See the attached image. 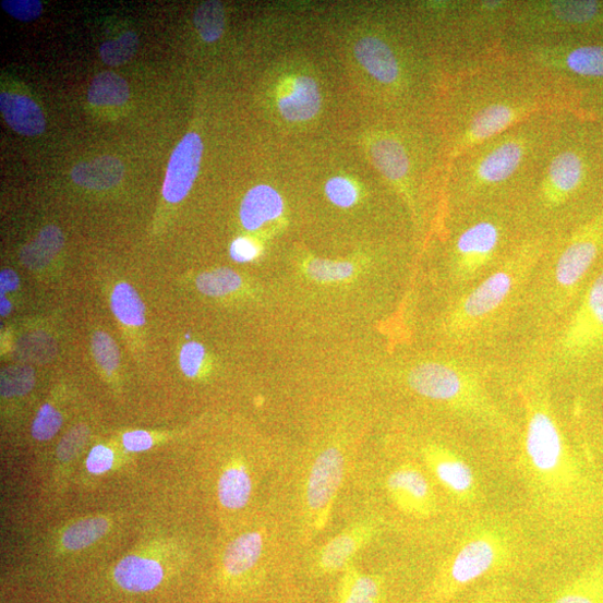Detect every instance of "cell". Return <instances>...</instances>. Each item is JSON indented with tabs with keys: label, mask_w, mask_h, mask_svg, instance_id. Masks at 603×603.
Returning a JSON list of instances; mask_svg holds the SVG:
<instances>
[{
	"label": "cell",
	"mask_w": 603,
	"mask_h": 603,
	"mask_svg": "<svg viewBox=\"0 0 603 603\" xmlns=\"http://www.w3.org/2000/svg\"><path fill=\"white\" fill-rule=\"evenodd\" d=\"M123 176V164L111 156L77 164L71 171L72 180L76 184L92 191L113 189L122 181Z\"/></svg>",
	"instance_id": "22"
},
{
	"label": "cell",
	"mask_w": 603,
	"mask_h": 603,
	"mask_svg": "<svg viewBox=\"0 0 603 603\" xmlns=\"http://www.w3.org/2000/svg\"><path fill=\"white\" fill-rule=\"evenodd\" d=\"M205 359V348L197 342L184 345L180 352V366L188 377H196Z\"/></svg>",
	"instance_id": "42"
},
{
	"label": "cell",
	"mask_w": 603,
	"mask_h": 603,
	"mask_svg": "<svg viewBox=\"0 0 603 603\" xmlns=\"http://www.w3.org/2000/svg\"><path fill=\"white\" fill-rule=\"evenodd\" d=\"M387 486L402 511L414 516H429L433 511V490L419 469L407 466L396 470L388 478Z\"/></svg>",
	"instance_id": "16"
},
{
	"label": "cell",
	"mask_w": 603,
	"mask_h": 603,
	"mask_svg": "<svg viewBox=\"0 0 603 603\" xmlns=\"http://www.w3.org/2000/svg\"><path fill=\"white\" fill-rule=\"evenodd\" d=\"M361 543L354 533L343 534L333 540L319 555V571L331 574L342 569Z\"/></svg>",
	"instance_id": "30"
},
{
	"label": "cell",
	"mask_w": 603,
	"mask_h": 603,
	"mask_svg": "<svg viewBox=\"0 0 603 603\" xmlns=\"http://www.w3.org/2000/svg\"><path fill=\"white\" fill-rule=\"evenodd\" d=\"M11 311H12V304L5 298V296L2 294V298H0V314H2V316H8Z\"/></svg>",
	"instance_id": "49"
},
{
	"label": "cell",
	"mask_w": 603,
	"mask_h": 603,
	"mask_svg": "<svg viewBox=\"0 0 603 603\" xmlns=\"http://www.w3.org/2000/svg\"><path fill=\"white\" fill-rule=\"evenodd\" d=\"M114 315L125 326L142 327L146 322L145 305L137 292L126 284L116 287L111 297Z\"/></svg>",
	"instance_id": "29"
},
{
	"label": "cell",
	"mask_w": 603,
	"mask_h": 603,
	"mask_svg": "<svg viewBox=\"0 0 603 603\" xmlns=\"http://www.w3.org/2000/svg\"><path fill=\"white\" fill-rule=\"evenodd\" d=\"M493 205L480 206V214L462 224L454 238L451 262L461 281L471 280L490 265L511 234V226Z\"/></svg>",
	"instance_id": "8"
},
{
	"label": "cell",
	"mask_w": 603,
	"mask_h": 603,
	"mask_svg": "<svg viewBox=\"0 0 603 603\" xmlns=\"http://www.w3.org/2000/svg\"><path fill=\"white\" fill-rule=\"evenodd\" d=\"M252 481L244 467L226 470L218 483V498L228 509H241L249 503Z\"/></svg>",
	"instance_id": "28"
},
{
	"label": "cell",
	"mask_w": 603,
	"mask_h": 603,
	"mask_svg": "<svg viewBox=\"0 0 603 603\" xmlns=\"http://www.w3.org/2000/svg\"><path fill=\"white\" fill-rule=\"evenodd\" d=\"M322 98L317 83L310 76H298L290 82L284 96L278 99V110L291 122L313 119L321 110Z\"/></svg>",
	"instance_id": "19"
},
{
	"label": "cell",
	"mask_w": 603,
	"mask_h": 603,
	"mask_svg": "<svg viewBox=\"0 0 603 603\" xmlns=\"http://www.w3.org/2000/svg\"><path fill=\"white\" fill-rule=\"evenodd\" d=\"M284 213L285 202L280 193L268 184H258L245 195L240 217L244 228L254 231L280 218Z\"/></svg>",
	"instance_id": "20"
},
{
	"label": "cell",
	"mask_w": 603,
	"mask_h": 603,
	"mask_svg": "<svg viewBox=\"0 0 603 603\" xmlns=\"http://www.w3.org/2000/svg\"><path fill=\"white\" fill-rule=\"evenodd\" d=\"M547 242V238L542 236L522 240L499 269L485 278L457 304L450 316L453 330L468 331L494 313L515 290L518 273L524 272L540 257Z\"/></svg>",
	"instance_id": "7"
},
{
	"label": "cell",
	"mask_w": 603,
	"mask_h": 603,
	"mask_svg": "<svg viewBox=\"0 0 603 603\" xmlns=\"http://www.w3.org/2000/svg\"><path fill=\"white\" fill-rule=\"evenodd\" d=\"M263 551V539L260 533H246L231 542L224 554L222 567L231 579L241 578L252 571L258 564Z\"/></svg>",
	"instance_id": "24"
},
{
	"label": "cell",
	"mask_w": 603,
	"mask_h": 603,
	"mask_svg": "<svg viewBox=\"0 0 603 603\" xmlns=\"http://www.w3.org/2000/svg\"><path fill=\"white\" fill-rule=\"evenodd\" d=\"M64 237L57 226H46L37 238L21 252L22 263L29 269L37 270L48 266L61 252Z\"/></svg>",
	"instance_id": "25"
},
{
	"label": "cell",
	"mask_w": 603,
	"mask_h": 603,
	"mask_svg": "<svg viewBox=\"0 0 603 603\" xmlns=\"http://www.w3.org/2000/svg\"><path fill=\"white\" fill-rule=\"evenodd\" d=\"M196 285L205 296L224 297L238 291L242 286V278L233 269L217 268L201 274Z\"/></svg>",
	"instance_id": "33"
},
{
	"label": "cell",
	"mask_w": 603,
	"mask_h": 603,
	"mask_svg": "<svg viewBox=\"0 0 603 603\" xmlns=\"http://www.w3.org/2000/svg\"><path fill=\"white\" fill-rule=\"evenodd\" d=\"M548 603H603V577L589 576L556 592Z\"/></svg>",
	"instance_id": "31"
},
{
	"label": "cell",
	"mask_w": 603,
	"mask_h": 603,
	"mask_svg": "<svg viewBox=\"0 0 603 603\" xmlns=\"http://www.w3.org/2000/svg\"><path fill=\"white\" fill-rule=\"evenodd\" d=\"M113 576L116 582L126 591L148 592L161 583L164 569L155 560L130 555L116 567Z\"/></svg>",
	"instance_id": "23"
},
{
	"label": "cell",
	"mask_w": 603,
	"mask_h": 603,
	"mask_svg": "<svg viewBox=\"0 0 603 603\" xmlns=\"http://www.w3.org/2000/svg\"><path fill=\"white\" fill-rule=\"evenodd\" d=\"M503 53L514 56L575 89L578 81L603 82V40L531 46Z\"/></svg>",
	"instance_id": "9"
},
{
	"label": "cell",
	"mask_w": 603,
	"mask_h": 603,
	"mask_svg": "<svg viewBox=\"0 0 603 603\" xmlns=\"http://www.w3.org/2000/svg\"><path fill=\"white\" fill-rule=\"evenodd\" d=\"M371 158L379 172L399 188L409 185L414 161L409 145L401 135L386 133L381 135L370 148Z\"/></svg>",
	"instance_id": "18"
},
{
	"label": "cell",
	"mask_w": 603,
	"mask_h": 603,
	"mask_svg": "<svg viewBox=\"0 0 603 603\" xmlns=\"http://www.w3.org/2000/svg\"><path fill=\"white\" fill-rule=\"evenodd\" d=\"M110 524L104 518L86 519L71 526L63 534L62 543L71 551H79L100 540Z\"/></svg>",
	"instance_id": "32"
},
{
	"label": "cell",
	"mask_w": 603,
	"mask_h": 603,
	"mask_svg": "<svg viewBox=\"0 0 603 603\" xmlns=\"http://www.w3.org/2000/svg\"><path fill=\"white\" fill-rule=\"evenodd\" d=\"M384 599L385 584L382 579L351 570L341 583L337 603H383Z\"/></svg>",
	"instance_id": "26"
},
{
	"label": "cell",
	"mask_w": 603,
	"mask_h": 603,
	"mask_svg": "<svg viewBox=\"0 0 603 603\" xmlns=\"http://www.w3.org/2000/svg\"><path fill=\"white\" fill-rule=\"evenodd\" d=\"M0 111L8 124L25 136L39 135L45 130V118L40 108L28 97L2 92Z\"/></svg>",
	"instance_id": "21"
},
{
	"label": "cell",
	"mask_w": 603,
	"mask_h": 603,
	"mask_svg": "<svg viewBox=\"0 0 603 603\" xmlns=\"http://www.w3.org/2000/svg\"><path fill=\"white\" fill-rule=\"evenodd\" d=\"M62 422V414L53 406L44 405L33 423L32 435L40 442L50 441L61 430Z\"/></svg>",
	"instance_id": "38"
},
{
	"label": "cell",
	"mask_w": 603,
	"mask_h": 603,
	"mask_svg": "<svg viewBox=\"0 0 603 603\" xmlns=\"http://www.w3.org/2000/svg\"><path fill=\"white\" fill-rule=\"evenodd\" d=\"M203 152V141L197 133L183 136L168 164L162 190L167 202L177 204L189 195L200 172Z\"/></svg>",
	"instance_id": "13"
},
{
	"label": "cell",
	"mask_w": 603,
	"mask_h": 603,
	"mask_svg": "<svg viewBox=\"0 0 603 603\" xmlns=\"http://www.w3.org/2000/svg\"><path fill=\"white\" fill-rule=\"evenodd\" d=\"M306 272L314 281L334 284L348 280L353 275L354 267L349 262L313 260L306 265Z\"/></svg>",
	"instance_id": "37"
},
{
	"label": "cell",
	"mask_w": 603,
	"mask_h": 603,
	"mask_svg": "<svg viewBox=\"0 0 603 603\" xmlns=\"http://www.w3.org/2000/svg\"><path fill=\"white\" fill-rule=\"evenodd\" d=\"M130 98L126 81L113 72H104L93 79L87 100L97 107H121Z\"/></svg>",
	"instance_id": "27"
},
{
	"label": "cell",
	"mask_w": 603,
	"mask_h": 603,
	"mask_svg": "<svg viewBox=\"0 0 603 603\" xmlns=\"http://www.w3.org/2000/svg\"><path fill=\"white\" fill-rule=\"evenodd\" d=\"M3 10L20 22H32L43 13V5L38 0H3Z\"/></svg>",
	"instance_id": "41"
},
{
	"label": "cell",
	"mask_w": 603,
	"mask_h": 603,
	"mask_svg": "<svg viewBox=\"0 0 603 603\" xmlns=\"http://www.w3.org/2000/svg\"><path fill=\"white\" fill-rule=\"evenodd\" d=\"M326 194L329 201L341 208H350L359 198L355 184L345 177H334L326 183Z\"/></svg>",
	"instance_id": "39"
},
{
	"label": "cell",
	"mask_w": 603,
	"mask_h": 603,
	"mask_svg": "<svg viewBox=\"0 0 603 603\" xmlns=\"http://www.w3.org/2000/svg\"><path fill=\"white\" fill-rule=\"evenodd\" d=\"M113 451L102 445L93 448L86 458V469L91 474L101 475L113 467Z\"/></svg>",
	"instance_id": "44"
},
{
	"label": "cell",
	"mask_w": 603,
	"mask_h": 603,
	"mask_svg": "<svg viewBox=\"0 0 603 603\" xmlns=\"http://www.w3.org/2000/svg\"><path fill=\"white\" fill-rule=\"evenodd\" d=\"M258 253L257 245L246 238L237 239L229 249L230 257L239 263L251 262L258 256Z\"/></svg>",
	"instance_id": "45"
},
{
	"label": "cell",
	"mask_w": 603,
	"mask_h": 603,
	"mask_svg": "<svg viewBox=\"0 0 603 603\" xmlns=\"http://www.w3.org/2000/svg\"><path fill=\"white\" fill-rule=\"evenodd\" d=\"M577 89L503 52L449 75L444 102L448 167L461 154L527 120L577 110Z\"/></svg>",
	"instance_id": "1"
},
{
	"label": "cell",
	"mask_w": 603,
	"mask_h": 603,
	"mask_svg": "<svg viewBox=\"0 0 603 603\" xmlns=\"http://www.w3.org/2000/svg\"><path fill=\"white\" fill-rule=\"evenodd\" d=\"M603 251V207L569 234L555 262L556 287L571 297Z\"/></svg>",
	"instance_id": "11"
},
{
	"label": "cell",
	"mask_w": 603,
	"mask_h": 603,
	"mask_svg": "<svg viewBox=\"0 0 603 603\" xmlns=\"http://www.w3.org/2000/svg\"><path fill=\"white\" fill-rule=\"evenodd\" d=\"M35 383L34 371L27 365H12L2 371L0 389L7 398L19 397L29 393Z\"/></svg>",
	"instance_id": "36"
},
{
	"label": "cell",
	"mask_w": 603,
	"mask_h": 603,
	"mask_svg": "<svg viewBox=\"0 0 603 603\" xmlns=\"http://www.w3.org/2000/svg\"><path fill=\"white\" fill-rule=\"evenodd\" d=\"M360 65L385 86H399L403 80V65L394 46L377 36H365L354 46Z\"/></svg>",
	"instance_id": "15"
},
{
	"label": "cell",
	"mask_w": 603,
	"mask_h": 603,
	"mask_svg": "<svg viewBox=\"0 0 603 603\" xmlns=\"http://www.w3.org/2000/svg\"><path fill=\"white\" fill-rule=\"evenodd\" d=\"M569 111L527 120L458 156L446 172L451 195L462 207L521 200Z\"/></svg>",
	"instance_id": "2"
},
{
	"label": "cell",
	"mask_w": 603,
	"mask_h": 603,
	"mask_svg": "<svg viewBox=\"0 0 603 603\" xmlns=\"http://www.w3.org/2000/svg\"><path fill=\"white\" fill-rule=\"evenodd\" d=\"M603 342V268L588 289L560 340L566 359H581Z\"/></svg>",
	"instance_id": "12"
},
{
	"label": "cell",
	"mask_w": 603,
	"mask_h": 603,
	"mask_svg": "<svg viewBox=\"0 0 603 603\" xmlns=\"http://www.w3.org/2000/svg\"><path fill=\"white\" fill-rule=\"evenodd\" d=\"M579 123L577 110L564 117L521 198L523 205L542 220L565 213L592 184L594 155Z\"/></svg>",
	"instance_id": "3"
},
{
	"label": "cell",
	"mask_w": 603,
	"mask_h": 603,
	"mask_svg": "<svg viewBox=\"0 0 603 603\" xmlns=\"http://www.w3.org/2000/svg\"><path fill=\"white\" fill-rule=\"evenodd\" d=\"M522 463L535 495L551 507L563 506L579 482L577 463L545 400L532 399Z\"/></svg>",
	"instance_id": "5"
},
{
	"label": "cell",
	"mask_w": 603,
	"mask_h": 603,
	"mask_svg": "<svg viewBox=\"0 0 603 603\" xmlns=\"http://www.w3.org/2000/svg\"><path fill=\"white\" fill-rule=\"evenodd\" d=\"M345 458L336 448L324 450L311 470L306 501L314 512L326 509L337 493L343 477Z\"/></svg>",
	"instance_id": "17"
},
{
	"label": "cell",
	"mask_w": 603,
	"mask_h": 603,
	"mask_svg": "<svg viewBox=\"0 0 603 603\" xmlns=\"http://www.w3.org/2000/svg\"><path fill=\"white\" fill-rule=\"evenodd\" d=\"M88 430L85 426L74 427L61 441L58 447V456L63 461H70L83 448L88 439Z\"/></svg>",
	"instance_id": "43"
},
{
	"label": "cell",
	"mask_w": 603,
	"mask_h": 603,
	"mask_svg": "<svg viewBox=\"0 0 603 603\" xmlns=\"http://www.w3.org/2000/svg\"><path fill=\"white\" fill-rule=\"evenodd\" d=\"M473 603H507V598L501 587H492L481 592Z\"/></svg>",
	"instance_id": "47"
},
{
	"label": "cell",
	"mask_w": 603,
	"mask_h": 603,
	"mask_svg": "<svg viewBox=\"0 0 603 603\" xmlns=\"http://www.w3.org/2000/svg\"><path fill=\"white\" fill-rule=\"evenodd\" d=\"M410 388L429 399L445 402L463 413L490 414V405L475 379L462 369L426 362L410 370Z\"/></svg>",
	"instance_id": "10"
},
{
	"label": "cell",
	"mask_w": 603,
	"mask_h": 603,
	"mask_svg": "<svg viewBox=\"0 0 603 603\" xmlns=\"http://www.w3.org/2000/svg\"><path fill=\"white\" fill-rule=\"evenodd\" d=\"M194 24L203 40L215 43L225 28V12L219 2H205L194 14Z\"/></svg>",
	"instance_id": "34"
},
{
	"label": "cell",
	"mask_w": 603,
	"mask_h": 603,
	"mask_svg": "<svg viewBox=\"0 0 603 603\" xmlns=\"http://www.w3.org/2000/svg\"><path fill=\"white\" fill-rule=\"evenodd\" d=\"M153 445V437L143 431L130 432L123 436V446L130 451L148 450Z\"/></svg>",
	"instance_id": "46"
},
{
	"label": "cell",
	"mask_w": 603,
	"mask_h": 603,
	"mask_svg": "<svg viewBox=\"0 0 603 603\" xmlns=\"http://www.w3.org/2000/svg\"><path fill=\"white\" fill-rule=\"evenodd\" d=\"M92 350L97 362L107 373H112L119 365V350L109 335L100 331L93 335Z\"/></svg>",
	"instance_id": "40"
},
{
	"label": "cell",
	"mask_w": 603,
	"mask_h": 603,
	"mask_svg": "<svg viewBox=\"0 0 603 603\" xmlns=\"http://www.w3.org/2000/svg\"><path fill=\"white\" fill-rule=\"evenodd\" d=\"M514 563L508 535L496 527L474 529L461 541L431 590L432 603H449L470 586L508 570Z\"/></svg>",
	"instance_id": "6"
},
{
	"label": "cell",
	"mask_w": 603,
	"mask_h": 603,
	"mask_svg": "<svg viewBox=\"0 0 603 603\" xmlns=\"http://www.w3.org/2000/svg\"><path fill=\"white\" fill-rule=\"evenodd\" d=\"M603 40V0H517L502 52Z\"/></svg>",
	"instance_id": "4"
},
{
	"label": "cell",
	"mask_w": 603,
	"mask_h": 603,
	"mask_svg": "<svg viewBox=\"0 0 603 603\" xmlns=\"http://www.w3.org/2000/svg\"><path fill=\"white\" fill-rule=\"evenodd\" d=\"M425 458L435 478L455 498L462 503H472L478 498L477 475L460 455L443 446H431L425 451Z\"/></svg>",
	"instance_id": "14"
},
{
	"label": "cell",
	"mask_w": 603,
	"mask_h": 603,
	"mask_svg": "<svg viewBox=\"0 0 603 603\" xmlns=\"http://www.w3.org/2000/svg\"><path fill=\"white\" fill-rule=\"evenodd\" d=\"M20 287V278L14 270L4 269L0 274V292L2 294L16 291Z\"/></svg>",
	"instance_id": "48"
},
{
	"label": "cell",
	"mask_w": 603,
	"mask_h": 603,
	"mask_svg": "<svg viewBox=\"0 0 603 603\" xmlns=\"http://www.w3.org/2000/svg\"><path fill=\"white\" fill-rule=\"evenodd\" d=\"M138 38L135 33L126 32L113 40L101 45L100 57L109 67H120L128 63L136 53Z\"/></svg>",
	"instance_id": "35"
}]
</instances>
